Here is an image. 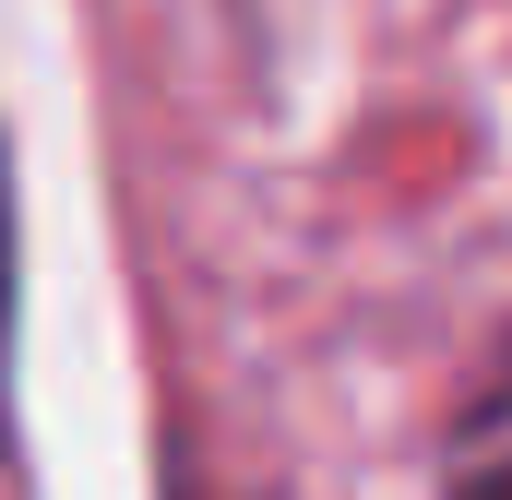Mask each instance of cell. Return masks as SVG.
Listing matches in <instances>:
<instances>
[{"instance_id": "obj_1", "label": "cell", "mask_w": 512, "mask_h": 500, "mask_svg": "<svg viewBox=\"0 0 512 500\" xmlns=\"http://www.w3.org/2000/svg\"><path fill=\"white\" fill-rule=\"evenodd\" d=\"M441 500H512V334H501V358H489V381H477V405L453 417Z\"/></svg>"}]
</instances>
